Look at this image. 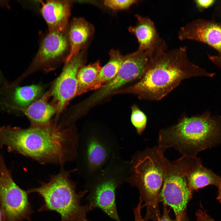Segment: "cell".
<instances>
[{
    "label": "cell",
    "instance_id": "6da1fadb",
    "mask_svg": "<svg viewBox=\"0 0 221 221\" xmlns=\"http://www.w3.org/2000/svg\"><path fill=\"white\" fill-rule=\"evenodd\" d=\"M78 134L74 127L53 124L23 129L0 128V145L42 164L64 166L76 160Z\"/></svg>",
    "mask_w": 221,
    "mask_h": 221
},
{
    "label": "cell",
    "instance_id": "7a4b0ae2",
    "mask_svg": "<svg viewBox=\"0 0 221 221\" xmlns=\"http://www.w3.org/2000/svg\"><path fill=\"white\" fill-rule=\"evenodd\" d=\"M215 75L192 62L186 47H180L167 50L154 57L142 77L128 91L140 99L157 101L184 79Z\"/></svg>",
    "mask_w": 221,
    "mask_h": 221
},
{
    "label": "cell",
    "instance_id": "3957f363",
    "mask_svg": "<svg viewBox=\"0 0 221 221\" xmlns=\"http://www.w3.org/2000/svg\"><path fill=\"white\" fill-rule=\"evenodd\" d=\"M221 144V118L206 111L201 115L182 116L177 122L159 131L158 146L172 148L182 156H196L200 151Z\"/></svg>",
    "mask_w": 221,
    "mask_h": 221
},
{
    "label": "cell",
    "instance_id": "277c9868",
    "mask_svg": "<svg viewBox=\"0 0 221 221\" xmlns=\"http://www.w3.org/2000/svg\"><path fill=\"white\" fill-rule=\"evenodd\" d=\"M165 151L158 146L138 150L130 161V172L126 182L138 190L146 212L144 219L157 221L160 217L159 196L164 176Z\"/></svg>",
    "mask_w": 221,
    "mask_h": 221
},
{
    "label": "cell",
    "instance_id": "5b68a950",
    "mask_svg": "<svg viewBox=\"0 0 221 221\" xmlns=\"http://www.w3.org/2000/svg\"><path fill=\"white\" fill-rule=\"evenodd\" d=\"M75 171L76 169L67 170L61 166L59 172L52 175L48 182H41L39 187L27 191L29 194L37 193L42 197L44 203L39 211H55L60 215V221H76L94 209L88 203L81 204L88 192L85 189L76 192V183L70 179L71 174Z\"/></svg>",
    "mask_w": 221,
    "mask_h": 221
},
{
    "label": "cell",
    "instance_id": "8992f818",
    "mask_svg": "<svg viewBox=\"0 0 221 221\" xmlns=\"http://www.w3.org/2000/svg\"><path fill=\"white\" fill-rule=\"evenodd\" d=\"M115 135L104 129H90L78 134L76 171L85 182L99 173L113 158L120 156Z\"/></svg>",
    "mask_w": 221,
    "mask_h": 221
},
{
    "label": "cell",
    "instance_id": "52a82bcc",
    "mask_svg": "<svg viewBox=\"0 0 221 221\" xmlns=\"http://www.w3.org/2000/svg\"><path fill=\"white\" fill-rule=\"evenodd\" d=\"M130 168V161L120 156L116 157L97 175L85 182L88 203L94 209H100L116 221H121L116 208V191L126 182Z\"/></svg>",
    "mask_w": 221,
    "mask_h": 221
},
{
    "label": "cell",
    "instance_id": "ba28073f",
    "mask_svg": "<svg viewBox=\"0 0 221 221\" xmlns=\"http://www.w3.org/2000/svg\"><path fill=\"white\" fill-rule=\"evenodd\" d=\"M189 160L187 156L174 161L164 158V180L159 201L173 209L177 221H187L186 210L192 198L186 176Z\"/></svg>",
    "mask_w": 221,
    "mask_h": 221
},
{
    "label": "cell",
    "instance_id": "9c48e42d",
    "mask_svg": "<svg viewBox=\"0 0 221 221\" xmlns=\"http://www.w3.org/2000/svg\"><path fill=\"white\" fill-rule=\"evenodd\" d=\"M28 194L14 181L0 154V208L4 221L30 220L33 211Z\"/></svg>",
    "mask_w": 221,
    "mask_h": 221
},
{
    "label": "cell",
    "instance_id": "30bf717a",
    "mask_svg": "<svg viewBox=\"0 0 221 221\" xmlns=\"http://www.w3.org/2000/svg\"><path fill=\"white\" fill-rule=\"evenodd\" d=\"M152 58L149 53L138 50L125 56L114 77L89 98L87 101V106L98 102L129 82L139 80L145 72Z\"/></svg>",
    "mask_w": 221,
    "mask_h": 221
},
{
    "label": "cell",
    "instance_id": "8fae6325",
    "mask_svg": "<svg viewBox=\"0 0 221 221\" xmlns=\"http://www.w3.org/2000/svg\"><path fill=\"white\" fill-rule=\"evenodd\" d=\"M69 51L68 29L61 32L48 31L41 40L27 72L54 68L61 63L65 62Z\"/></svg>",
    "mask_w": 221,
    "mask_h": 221
},
{
    "label": "cell",
    "instance_id": "7c38bea8",
    "mask_svg": "<svg viewBox=\"0 0 221 221\" xmlns=\"http://www.w3.org/2000/svg\"><path fill=\"white\" fill-rule=\"evenodd\" d=\"M83 50L65 63L63 70L56 79L50 94L53 97L57 114L65 108L70 100L76 96L78 82L77 75L85 62Z\"/></svg>",
    "mask_w": 221,
    "mask_h": 221
},
{
    "label": "cell",
    "instance_id": "4fadbf2b",
    "mask_svg": "<svg viewBox=\"0 0 221 221\" xmlns=\"http://www.w3.org/2000/svg\"><path fill=\"white\" fill-rule=\"evenodd\" d=\"M177 35L181 41L191 40L204 43L221 56V25L211 19L193 20L180 28Z\"/></svg>",
    "mask_w": 221,
    "mask_h": 221
},
{
    "label": "cell",
    "instance_id": "5bb4252c",
    "mask_svg": "<svg viewBox=\"0 0 221 221\" xmlns=\"http://www.w3.org/2000/svg\"><path fill=\"white\" fill-rule=\"evenodd\" d=\"M137 23L128 29L136 37L139 43L138 50L157 55L167 50L165 40L157 32L153 21L149 17L135 15Z\"/></svg>",
    "mask_w": 221,
    "mask_h": 221
},
{
    "label": "cell",
    "instance_id": "9a60e30c",
    "mask_svg": "<svg viewBox=\"0 0 221 221\" xmlns=\"http://www.w3.org/2000/svg\"><path fill=\"white\" fill-rule=\"evenodd\" d=\"M40 11L48 31L61 32L67 30L72 2L68 0L40 1Z\"/></svg>",
    "mask_w": 221,
    "mask_h": 221
},
{
    "label": "cell",
    "instance_id": "2e32d148",
    "mask_svg": "<svg viewBox=\"0 0 221 221\" xmlns=\"http://www.w3.org/2000/svg\"><path fill=\"white\" fill-rule=\"evenodd\" d=\"M5 87L6 98L2 104L8 109L21 111L40 98L43 92L37 85L15 87L6 83Z\"/></svg>",
    "mask_w": 221,
    "mask_h": 221
},
{
    "label": "cell",
    "instance_id": "e0dca14e",
    "mask_svg": "<svg viewBox=\"0 0 221 221\" xmlns=\"http://www.w3.org/2000/svg\"><path fill=\"white\" fill-rule=\"evenodd\" d=\"M186 176L192 192L210 185L218 188L221 183V176L204 167L200 159L196 156H189Z\"/></svg>",
    "mask_w": 221,
    "mask_h": 221
},
{
    "label": "cell",
    "instance_id": "ac0fdd59",
    "mask_svg": "<svg viewBox=\"0 0 221 221\" xmlns=\"http://www.w3.org/2000/svg\"><path fill=\"white\" fill-rule=\"evenodd\" d=\"M94 32L93 26L84 18L76 17L72 19L68 29L69 51L65 62L83 50Z\"/></svg>",
    "mask_w": 221,
    "mask_h": 221
},
{
    "label": "cell",
    "instance_id": "d6986e66",
    "mask_svg": "<svg viewBox=\"0 0 221 221\" xmlns=\"http://www.w3.org/2000/svg\"><path fill=\"white\" fill-rule=\"evenodd\" d=\"M50 94L47 92L21 111L30 121V126L43 127L52 123L51 118L56 110L53 103L48 102Z\"/></svg>",
    "mask_w": 221,
    "mask_h": 221
},
{
    "label": "cell",
    "instance_id": "ffe728a7",
    "mask_svg": "<svg viewBox=\"0 0 221 221\" xmlns=\"http://www.w3.org/2000/svg\"><path fill=\"white\" fill-rule=\"evenodd\" d=\"M110 59L103 67L97 78L90 86L89 91L99 89L110 82L115 76L124 60L125 56L118 50L111 49Z\"/></svg>",
    "mask_w": 221,
    "mask_h": 221
},
{
    "label": "cell",
    "instance_id": "44dd1931",
    "mask_svg": "<svg viewBox=\"0 0 221 221\" xmlns=\"http://www.w3.org/2000/svg\"><path fill=\"white\" fill-rule=\"evenodd\" d=\"M101 68L98 60L87 65H83L79 68L77 75L78 85L76 96L89 91L90 86L97 78Z\"/></svg>",
    "mask_w": 221,
    "mask_h": 221
},
{
    "label": "cell",
    "instance_id": "7402d4cb",
    "mask_svg": "<svg viewBox=\"0 0 221 221\" xmlns=\"http://www.w3.org/2000/svg\"><path fill=\"white\" fill-rule=\"evenodd\" d=\"M131 122L139 135L141 134L146 126L147 118L145 114L134 105L131 108Z\"/></svg>",
    "mask_w": 221,
    "mask_h": 221
},
{
    "label": "cell",
    "instance_id": "603a6c76",
    "mask_svg": "<svg viewBox=\"0 0 221 221\" xmlns=\"http://www.w3.org/2000/svg\"><path fill=\"white\" fill-rule=\"evenodd\" d=\"M139 1L136 0H106L104 1V4L106 7L113 10H121L127 9Z\"/></svg>",
    "mask_w": 221,
    "mask_h": 221
},
{
    "label": "cell",
    "instance_id": "cb8c5ba5",
    "mask_svg": "<svg viewBox=\"0 0 221 221\" xmlns=\"http://www.w3.org/2000/svg\"><path fill=\"white\" fill-rule=\"evenodd\" d=\"M215 0H195L194 1L196 7L201 12L213 6Z\"/></svg>",
    "mask_w": 221,
    "mask_h": 221
},
{
    "label": "cell",
    "instance_id": "d4e9b609",
    "mask_svg": "<svg viewBox=\"0 0 221 221\" xmlns=\"http://www.w3.org/2000/svg\"><path fill=\"white\" fill-rule=\"evenodd\" d=\"M211 19L221 25V0H215Z\"/></svg>",
    "mask_w": 221,
    "mask_h": 221
},
{
    "label": "cell",
    "instance_id": "484cf974",
    "mask_svg": "<svg viewBox=\"0 0 221 221\" xmlns=\"http://www.w3.org/2000/svg\"><path fill=\"white\" fill-rule=\"evenodd\" d=\"M195 221H215L204 210L199 209L196 214Z\"/></svg>",
    "mask_w": 221,
    "mask_h": 221
},
{
    "label": "cell",
    "instance_id": "4316f807",
    "mask_svg": "<svg viewBox=\"0 0 221 221\" xmlns=\"http://www.w3.org/2000/svg\"><path fill=\"white\" fill-rule=\"evenodd\" d=\"M163 205V211L162 216L160 217L157 221H177L176 219L173 220L171 219L169 216V209L167 208V206Z\"/></svg>",
    "mask_w": 221,
    "mask_h": 221
},
{
    "label": "cell",
    "instance_id": "83f0119b",
    "mask_svg": "<svg viewBox=\"0 0 221 221\" xmlns=\"http://www.w3.org/2000/svg\"><path fill=\"white\" fill-rule=\"evenodd\" d=\"M218 188V196L217 197V199L218 200L221 204V183Z\"/></svg>",
    "mask_w": 221,
    "mask_h": 221
},
{
    "label": "cell",
    "instance_id": "f1b7e54d",
    "mask_svg": "<svg viewBox=\"0 0 221 221\" xmlns=\"http://www.w3.org/2000/svg\"><path fill=\"white\" fill-rule=\"evenodd\" d=\"M216 63L217 67L221 68V56L218 57L216 60Z\"/></svg>",
    "mask_w": 221,
    "mask_h": 221
},
{
    "label": "cell",
    "instance_id": "f546056e",
    "mask_svg": "<svg viewBox=\"0 0 221 221\" xmlns=\"http://www.w3.org/2000/svg\"><path fill=\"white\" fill-rule=\"evenodd\" d=\"M76 221H90V220H88L86 216H84V217H82L81 218H80L79 219H78Z\"/></svg>",
    "mask_w": 221,
    "mask_h": 221
},
{
    "label": "cell",
    "instance_id": "4dcf8cb0",
    "mask_svg": "<svg viewBox=\"0 0 221 221\" xmlns=\"http://www.w3.org/2000/svg\"><path fill=\"white\" fill-rule=\"evenodd\" d=\"M0 221H4L2 213L0 208Z\"/></svg>",
    "mask_w": 221,
    "mask_h": 221
},
{
    "label": "cell",
    "instance_id": "1f68e13d",
    "mask_svg": "<svg viewBox=\"0 0 221 221\" xmlns=\"http://www.w3.org/2000/svg\"><path fill=\"white\" fill-rule=\"evenodd\" d=\"M1 74H0V80H1V79H1ZM0 104L1 105V102H0Z\"/></svg>",
    "mask_w": 221,
    "mask_h": 221
}]
</instances>
